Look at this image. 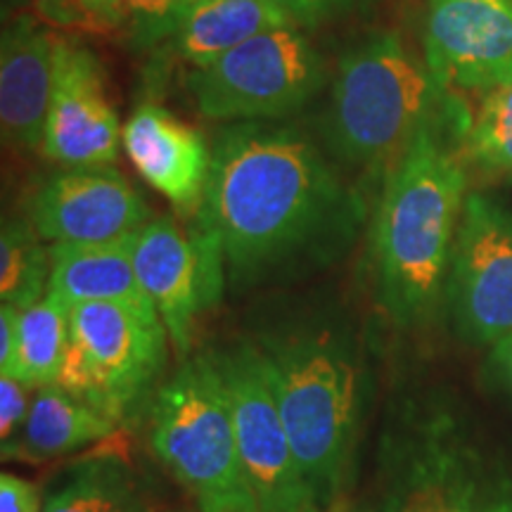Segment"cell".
I'll use <instances>...</instances> for the list:
<instances>
[{"label":"cell","mask_w":512,"mask_h":512,"mask_svg":"<svg viewBox=\"0 0 512 512\" xmlns=\"http://www.w3.org/2000/svg\"><path fill=\"white\" fill-rule=\"evenodd\" d=\"M446 285L463 337L501 344L512 335V221L479 195L465 202Z\"/></svg>","instance_id":"obj_11"},{"label":"cell","mask_w":512,"mask_h":512,"mask_svg":"<svg viewBox=\"0 0 512 512\" xmlns=\"http://www.w3.org/2000/svg\"><path fill=\"white\" fill-rule=\"evenodd\" d=\"M41 22L62 31H86L79 3L76 0H31Z\"/></svg>","instance_id":"obj_29"},{"label":"cell","mask_w":512,"mask_h":512,"mask_svg":"<svg viewBox=\"0 0 512 512\" xmlns=\"http://www.w3.org/2000/svg\"><path fill=\"white\" fill-rule=\"evenodd\" d=\"M43 512H150V503L124 465L93 460L43 503Z\"/></svg>","instance_id":"obj_21"},{"label":"cell","mask_w":512,"mask_h":512,"mask_svg":"<svg viewBox=\"0 0 512 512\" xmlns=\"http://www.w3.org/2000/svg\"><path fill=\"white\" fill-rule=\"evenodd\" d=\"M465 202L463 166L425 126L389 171L373 223L377 294L399 325L437 309Z\"/></svg>","instance_id":"obj_3"},{"label":"cell","mask_w":512,"mask_h":512,"mask_svg":"<svg viewBox=\"0 0 512 512\" xmlns=\"http://www.w3.org/2000/svg\"><path fill=\"white\" fill-rule=\"evenodd\" d=\"M188 3H197V0H188Z\"/></svg>","instance_id":"obj_33"},{"label":"cell","mask_w":512,"mask_h":512,"mask_svg":"<svg viewBox=\"0 0 512 512\" xmlns=\"http://www.w3.org/2000/svg\"><path fill=\"white\" fill-rule=\"evenodd\" d=\"M285 512H349L347 508H342V503L339 505H323V503H306V505H299V508H292V510H285Z\"/></svg>","instance_id":"obj_31"},{"label":"cell","mask_w":512,"mask_h":512,"mask_svg":"<svg viewBox=\"0 0 512 512\" xmlns=\"http://www.w3.org/2000/svg\"><path fill=\"white\" fill-rule=\"evenodd\" d=\"M19 309L10 304L0 306V375H5L15 361Z\"/></svg>","instance_id":"obj_30"},{"label":"cell","mask_w":512,"mask_h":512,"mask_svg":"<svg viewBox=\"0 0 512 512\" xmlns=\"http://www.w3.org/2000/svg\"><path fill=\"white\" fill-rule=\"evenodd\" d=\"M437 91L430 64H422L396 31H375L337 64L325 114L330 152L363 169L394 166L427 126Z\"/></svg>","instance_id":"obj_4"},{"label":"cell","mask_w":512,"mask_h":512,"mask_svg":"<svg viewBox=\"0 0 512 512\" xmlns=\"http://www.w3.org/2000/svg\"><path fill=\"white\" fill-rule=\"evenodd\" d=\"M0 512H43L41 491L29 479L3 472V477H0Z\"/></svg>","instance_id":"obj_27"},{"label":"cell","mask_w":512,"mask_h":512,"mask_svg":"<svg viewBox=\"0 0 512 512\" xmlns=\"http://www.w3.org/2000/svg\"><path fill=\"white\" fill-rule=\"evenodd\" d=\"M325 60L294 24L264 31L188 74L197 110L211 121H271L302 110L323 88Z\"/></svg>","instance_id":"obj_7"},{"label":"cell","mask_w":512,"mask_h":512,"mask_svg":"<svg viewBox=\"0 0 512 512\" xmlns=\"http://www.w3.org/2000/svg\"><path fill=\"white\" fill-rule=\"evenodd\" d=\"M119 422L98 408L64 389L62 384L36 389L27 422L19 437L8 448L5 458L50 460L79 451L107 439Z\"/></svg>","instance_id":"obj_18"},{"label":"cell","mask_w":512,"mask_h":512,"mask_svg":"<svg viewBox=\"0 0 512 512\" xmlns=\"http://www.w3.org/2000/svg\"><path fill=\"white\" fill-rule=\"evenodd\" d=\"M256 347L313 498L339 505L366 420V368L356 339L335 320L306 318L264 332Z\"/></svg>","instance_id":"obj_2"},{"label":"cell","mask_w":512,"mask_h":512,"mask_svg":"<svg viewBox=\"0 0 512 512\" xmlns=\"http://www.w3.org/2000/svg\"><path fill=\"white\" fill-rule=\"evenodd\" d=\"M124 147L138 174L183 216L200 211L211 152L195 128L147 102L126 121Z\"/></svg>","instance_id":"obj_15"},{"label":"cell","mask_w":512,"mask_h":512,"mask_svg":"<svg viewBox=\"0 0 512 512\" xmlns=\"http://www.w3.org/2000/svg\"><path fill=\"white\" fill-rule=\"evenodd\" d=\"M48 292L67 306L112 302L159 316L133 264V238L102 245H50Z\"/></svg>","instance_id":"obj_17"},{"label":"cell","mask_w":512,"mask_h":512,"mask_svg":"<svg viewBox=\"0 0 512 512\" xmlns=\"http://www.w3.org/2000/svg\"><path fill=\"white\" fill-rule=\"evenodd\" d=\"M375 512H512V489L444 418H403L384 434Z\"/></svg>","instance_id":"obj_6"},{"label":"cell","mask_w":512,"mask_h":512,"mask_svg":"<svg viewBox=\"0 0 512 512\" xmlns=\"http://www.w3.org/2000/svg\"><path fill=\"white\" fill-rule=\"evenodd\" d=\"M34 223L10 219L0 233V299L24 311L48 294L50 249Z\"/></svg>","instance_id":"obj_22"},{"label":"cell","mask_w":512,"mask_h":512,"mask_svg":"<svg viewBox=\"0 0 512 512\" xmlns=\"http://www.w3.org/2000/svg\"><path fill=\"white\" fill-rule=\"evenodd\" d=\"M290 24L273 0H197L183 12L171 41L183 62L200 69L249 38Z\"/></svg>","instance_id":"obj_19"},{"label":"cell","mask_w":512,"mask_h":512,"mask_svg":"<svg viewBox=\"0 0 512 512\" xmlns=\"http://www.w3.org/2000/svg\"><path fill=\"white\" fill-rule=\"evenodd\" d=\"M209 356L219 370L242 465L261 512H285L316 501L294 458L278 396L256 342L240 339L209 351Z\"/></svg>","instance_id":"obj_9"},{"label":"cell","mask_w":512,"mask_h":512,"mask_svg":"<svg viewBox=\"0 0 512 512\" xmlns=\"http://www.w3.org/2000/svg\"><path fill=\"white\" fill-rule=\"evenodd\" d=\"M150 446L200 512H261L209 354L185 358L157 389L150 408Z\"/></svg>","instance_id":"obj_5"},{"label":"cell","mask_w":512,"mask_h":512,"mask_svg":"<svg viewBox=\"0 0 512 512\" xmlns=\"http://www.w3.org/2000/svg\"><path fill=\"white\" fill-rule=\"evenodd\" d=\"M498 358H501L503 366L508 368V373L512 377V335L498 344Z\"/></svg>","instance_id":"obj_32"},{"label":"cell","mask_w":512,"mask_h":512,"mask_svg":"<svg viewBox=\"0 0 512 512\" xmlns=\"http://www.w3.org/2000/svg\"><path fill=\"white\" fill-rule=\"evenodd\" d=\"M425 50L439 88L512 86V0H430Z\"/></svg>","instance_id":"obj_13"},{"label":"cell","mask_w":512,"mask_h":512,"mask_svg":"<svg viewBox=\"0 0 512 512\" xmlns=\"http://www.w3.org/2000/svg\"><path fill=\"white\" fill-rule=\"evenodd\" d=\"M83 19H86V31L93 34H110L126 24L124 0H76Z\"/></svg>","instance_id":"obj_28"},{"label":"cell","mask_w":512,"mask_h":512,"mask_svg":"<svg viewBox=\"0 0 512 512\" xmlns=\"http://www.w3.org/2000/svg\"><path fill=\"white\" fill-rule=\"evenodd\" d=\"M195 216L228 283L252 287L337 259L361 226L363 202L297 128L240 121L216 138Z\"/></svg>","instance_id":"obj_1"},{"label":"cell","mask_w":512,"mask_h":512,"mask_svg":"<svg viewBox=\"0 0 512 512\" xmlns=\"http://www.w3.org/2000/svg\"><path fill=\"white\" fill-rule=\"evenodd\" d=\"M69 349V306L46 294L41 302L19 311L15 361L5 375L41 389L60 382Z\"/></svg>","instance_id":"obj_20"},{"label":"cell","mask_w":512,"mask_h":512,"mask_svg":"<svg viewBox=\"0 0 512 512\" xmlns=\"http://www.w3.org/2000/svg\"><path fill=\"white\" fill-rule=\"evenodd\" d=\"M166 344L159 316L112 302L69 306V349L57 384L121 422L162 373Z\"/></svg>","instance_id":"obj_8"},{"label":"cell","mask_w":512,"mask_h":512,"mask_svg":"<svg viewBox=\"0 0 512 512\" xmlns=\"http://www.w3.org/2000/svg\"><path fill=\"white\" fill-rule=\"evenodd\" d=\"M133 264L169 332L174 354L185 361L197 318L221 297L226 271L219 252L197 226L183 230L162 216L133 238Z\"/></svg>","instance_id":"obj_10"},{"label":"cell","mask_w":512,"mask_h":512,"mask_svg":"<svg viewBox=\"0 0 512 512\" xmlns=\"http://www.w3.org/2000/svg\"><path fill=\"white\" fill-rule=\"evenodd\" d=\"M29 221L50 245H102L136 238L150 209L112 166L67 169L38 185Z\"/></svg>","instance_id":"obj_12"},{"label":"cell","mask_w":512,"mask_h":512,"mask_svg":"<svg viewBox=\"0 0 512 512\" xmlns=\"http://www.w3.org/2000/svg\"><path fill=\"white\" fill-rule=\"evenodd\" d=\"M119 140L121 126L105 95L100 62L91 50L57 38L43 155L67 169L110 166L119 155Z\"/></svg>","instance_id":"obj_14"},{"label":"cell","mask_w":512,"mask_h":512,"mask_svg":"<svg viewBox=\"0 0 512 512\" xmlns=\"http://www.w3.org/2000/svg\"><path fill=\"white\" fill-rule=\"evenodd\" d=\"M470 140L472 155L484 166L512 171V86L486 95Z\"/></svg>","instance_id":"obj_23"},{"label":"cell","mask_w":512,"mask_h":512,"mask_svg":"<svg viewBox=\"0 0 512 512\" xmlns=\"http://www.w3.org/2000/svg\"><path fill=\"white\" fill-rule=\"evenodd\" d=\"M57 38L34 17H17L0 46V124L3 140L19 150H41L53 102Z\"/></svg>","instance_id":"obj_16"},{"label":"cell","mask_w":512,"mask_h":512,"mask_svg":"<svg viewBox=\"0 0 512 512\" xmlns=\"http://www.w3.org/2000/svg\"><path fill=\"white\" fill-rule=\"evenodd\" d=\"M294 27H320L368 8L373 0H273Z\"/></svg>","instance_id":"obj_25"},{"label":"cell","mask_w":512,"mask_h":512,"mask_svg":"<svg viewBox=\"0 0 512 512\" xmlns=\"http://www.w3.org/2000/svg\"><path fill=\"white\" fill-rule=\"evenodd\" d=\"M36 389L15 377H0V444L8 448L27 422Z\"/></svg>","instance_id":"obj_26"},{"label":"cell","mask_w":512,"mask_h":512,"mask_svg":"<svg viewBox=\"0 0 512 512\" xmlns=\"http://www.w3.org/2000/svg\"><path fill=\"white\" fill-rule=\"evenodd\" d=\"M188 0H124L126 27L133 46L145 50L174 36Z\"/></svg>","instance_id":"obj_24"}]
</instances>
